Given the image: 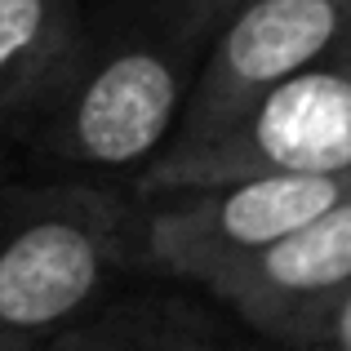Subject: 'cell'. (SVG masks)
Segmentation results:
<instances>
[{
    "label": "cell",
    "mask_w": 351,
    "mask_h": 351,
    "mask_svg": "<svg viewBox=\"0 0 351 351\" xmlns=\"http://www.w3.org/2000/svg\"><path fill=\"white\" fill-rule=\"evenodd\" d=\"M80 23V0H0V134H23L40 112Z\"/></svg>",
    "instance_id": "cell-7"
},
{
    "label": "cell",
    "mask_w": 351,
    "mask_h": 351,
    "mask_svg": "<svg viewBox=\"0 0 351 351\" xmlns=\"http://www.w3.org/2000/svg\"><path fill=\"white\" fill-rule=\"evenodd\" d=\"M107 276V236L80 214H40L0 245V329L40 334L71 320Z\"/></svg>",
    "instance_id": "cell-6"
},
{
    "label": "cell",
    "mask_w": 351,
    "mask_h": 351,
    "mask_svg": "<svg viewBox=\"0 0 351 351\" xmlns=\"http://www.w3.org/2000/svg\"><path fill=\"white\" fill-rule=\"evenodd\" d=\"M351 285V191L298 232L227 267L205 289L271 347L311 351Z\"/></svg>",
    "instance_id": "cell-5"
},
{
    "label": "cell",
    "mask_w": 351,
    "mask_h": 351,
    "mask_svg": "<svg viewBox=\"0 0 351 351\" xmlns=\"http://www.w3.org/2000/svg\"><path fill=\"white\" fill-rule=\"evenodd\" d=\"M351 191V173H249L214 187L152 196L138 240L156 271L218 280L271 240L298 232Z\"/></svg>",
    "instance_id": "cell-3"
},
{
    "label": "cell",
    "mask_w": 351,
    "mask_h": 351,
    "mask_svg": "<svg viewBox=\"0 0 351 351\" xmlns=\"http://www.w3.org/2000/svg\"><path fill=\"white\" fill-rule=\"evenodd\" d=\"M80 5H89V0H80Z\"/></svg>",
    "instance_id": "cell-10"
},
{
    "label": "cell",
    "mask_w": 351,
    "mask_h": 351,
    "mask_svg": "<svg viewBox=\"0 0 351 351\" xmlns=\"http://www.w3.org/2000/svg\"><path fill=\"white\" fill-rule=\"evenodd\" d=\"M5 338H9V334H5V329H0V351H5Z\"/></svg>",
    "instance_id": "cell-9"
},
{
    "label": "cell",
    "mask_w": 351,
    "mask_h": 351,
    "mask_svg": "<svg viewBox=\"0 0 351 351\" xmlns=\"http://www.w3.org/2000/svg\"><path fill=\"white\" fill-rule=\"evenodd\" d=\"M311 351H351V285L338 298V307L329 311V320L320 329V338L311 343Z\"/></svg>",
    "instance_id": "cell-8"
},
{
    "label": "cell",
    "mask_w": 351,
    "mask_h": 351,
    "mask_svg": "<svg viewBox=\"0 0 351 351\" xmlns=\"http://www.w3.org/2000/svg\"><path fill=\"white\" fill-rule=\"evenodd\" d=\"M236 0H89L80 36L23 134L49 160L143 178Z\"/></svg>",
    "instance_id": "cell-1"
},
{
    "label": "cell",
    "mask_w": 351,
    "mask_h": 351,
    "mask_svg": "<svg viewBox=\"0 0 351 351\" xmlns=\"http://www.w3.org/2000/svg\"><path fill=\"white\" fill-rule=\"evenodd\" d=\"M249 173H351V27L316 62L267 89L232 138L200 156L169 191Z\"/></svg>",
    "instance_id": "cell-4"
},
{
    "label": "cell",
    "mask_w": 351,
    "mask_h": 351,
    "mask_svg": "<svg viewBox=\"0 0 351 351\" xmlns=\"http://www.w3.org/2000/svg\"><path fill=\"white\" fill-rule=\"evenodd\" d=\"M351 27V0H236L187 94L173 138L143 173V196L169 191L285 76L316 62Z\"/></svg>",
    "instance_id": "cell-2"
}]
</instances>
